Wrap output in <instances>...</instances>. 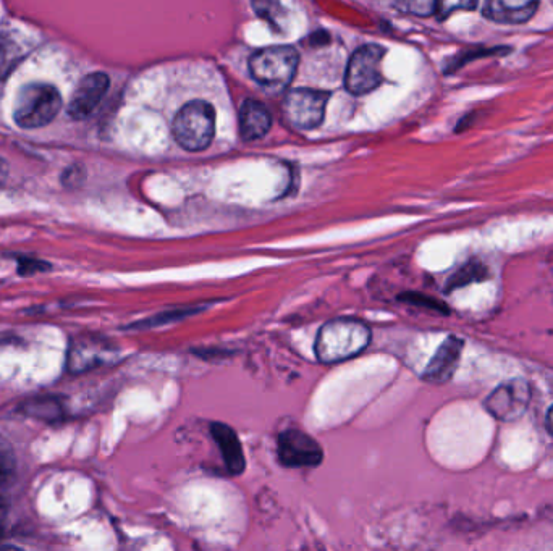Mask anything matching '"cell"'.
Returning <instances> with one entry per match:
<instances>
[{"label": "cell", "mask_w": 553, "mask_h": 551, "mask_svg": "<svg viewBox=\"0 0 553 551\" xmlns=\"http://www.w3.org/2000/svg\"><path fill=\"white\" fill-rule=\"evenodd\" d=\"M371 343V329L358 319H335L317 333L314 353L322 364H337L363 353Z\"/></svg>", "instance_id": "6da1fadb"}, {"label": "cell", "mask_w": 553, "mask_h": 551, "mask_svg": "<svg viewBox=\"0 0 553 551\" xmlns=\"http://www.w3.org/2000/svg\"><path fill=\"white\" fill-rule=\"evenodd\" d=\"M172 133L178 146L185 151H204L216 133V110L206 101L188 102L178 110Z\"/></svg>", "instance_id": "7a4b0ae2"}, {"label": "cell", "mask_w": 553, "mask_h": 551, "mask_svg": "<svg viewBox=\"0 0 553 551\" xmlns=\"http://www.w3.org/2000/svg\"><path fill=\"white\" fill-rule=\"evenodd\" d=\"M300 55L290 46H271L253 54L250 59V73L256 83L282 91L288 88L298 72Z\"/></svg>", "instance_id": "3957f363"}, {"label": "cell", "mask_w": 553, "mask_h": 551, "mask_svg": "<svg viewBox=\"0 0 553 551\" xmlns=\"http://www.w3.org/2000/svg\"><path fill=\"white\" fill-rule=\"evenodd\" d=\"M62 110V96L57 88L43 83H34L22 89L18 96L13 120L25 130L43 128L54 120Z\"/></svg>", "instance_id": "277c9868"}, {"label": "cell", "mask_w": 553, "mask_h": 551, "mask_svg": "<svg viewBox=\"0 0 553 551\" xmlns=\"http://www.w3.org/2000/svg\"><path fill=\"white\" fill-rule=\"evenodd\" d=\"M330 93L317 89H293L282 102L283 120L295 130H314L326 115Z\"/></svg>", "instance_id": "5b68a950"}, {"label": "cell", "mask_w": 553, "mask_h": 551, "mask_svg": "<svg viewBox=\"0 0 553 551\" xmlns=\"http://www.w3.org/2000/svg\"><path fill=\"white\" fill-rule=\"evenodd\" d=\"M384 47L377 44L359 47L348 62L345 86L353 96H363L379 88L382 83V60Z\"/></svg>", "instance_id": "8992f818"}, {"label": "cell", "mask_w": 553, "mask_h": 551, "mask_svg": "<svg viewBox=\"0 0 553 551\" xmlns=\"http://www.w3.org/2000/svg\"><path fill=\"white\" fill-rule=\"evenodd\" d=\"M277 456L282 466L316 467L324 461V450L316 438L300 429L283 430L277 437Z\"/></svg>", "instance_id": "52a82bcc"}, {"label": "cell", "mask_w": 553, "mask_h": 551, "mask_svg": "<svg viewBox=\"0 0 553 551\" xmlns=\"http://www.w3.org/2000/svg\"><path fill=\"white\" fill-rule=\"evenodd\" d=\"M531 401L529 385L521 379L508 380L490 393L486 408L495 419L513 422L520 419Z\"/></svg>", "instance_id": "ba28073f"}, {"label": "cell", "mask_w": 553, "mask_h": 551, "mask_svg": "<svg viewBox=\"0 0 553 551\" xmlns=\"http://www.w3.org/2000/svg\"><path fill=\"white\" fill-rule=\"evenodd\" d=\"M110 80L106 73H91L81 80L68 104V114L75 120H85L98 109L109 91Z\"/></svg>", "instance_id": "9c48e42d"}, {"label": "cell", "mask_w": 553, "mask_h": 551, "mask_svg": "<svg viewBox=\"0 0 553 551\" xmlns=\"http://www.w3.org/2000/svg\"><path fill=\"white\" fill-rule=\"evenodd\" d=\"M465 348V341L458 337H448L435 351L434 358L424 369L423 379L434 385H444L452 380L456 367L460 364L461 353Z\"/></svg>", "instance_id": "30bf717a"}, {"label": "cell", "mask_w": 553, "mask_h": 551, "mask_svg": "<svg viewBox=\"0 0 553 551\" xmlns=\"http://www.w3.org/2000/svg\"><path fill=\"white\" fill-rule=\"evenodd\" d=\"M211 435L214 442L219 446L220 455L224 459L228 474L230 476L243 474L246 469V459L237 432L230 425L222 424V422H212Z\"/></svg>", "instance_id": "8fae6325"}, {"label": "cell", "mask_w": 553, "mask_h": 551, "mask_svg": "<svg viewBox=\"0 0 553 551\" xmlns=\"http://www.w3.org/2000/svg\"><path fill=\"white\" fill-rule=\"evenodd\" d=\"M109 345L98 338H80L73 343L68 354V369L70 372H85L93 367L101 366L109 359Z\"/></svg>", "instance_id": "7c38bea8"}, {"label": "cell", "mask_w": 553, "mask_h": 551, "mask_svg": "<svg viewBox=\"0 0 553 551\" xmlns=\"http://www.w3.org/2000/svg\"><path fill=\"white\" fill-rule=\"evenodd\" d=\"M240 135L243 141L264 138L272 127V115L261 101L246 99L238 114Z\"/></svg>", "instance_id": "4fadbf2b"}, {"label": "cell", "mask_w": 553, "mask_h": 551, "mask_svg": "<svg viewBox=\"0 0 553 551\" xmlns=\"http://www.w3.org/2000/svg\"><path fill=\"white\" fill-rule=\"evenodd\" d=\"M539 9V0H531L521 7H508L503 0H486L484 5V17L495 23L505 25H521L531 20Z\"/></svg>", "instance_id": "5bb4252c"}, {"label": "cell", "mask_w": 553, "mask_h": 551, "mask_svg": "<svg viewBox=\"0 0 553 551\" xmlns=\"http://www.w3.org/2000/svg\"><path fill=\"white\" fill-rule=\"evenodd\" d=\"M25 55V46L12 31H0V81L18 67Z\"/></svg>", "instance_id": "9a60e30c"}, {"label": "cell", "mask_w": 553, "mask_h": 551, "mask_svg": "<svg viewBox=\"0 0 553 551\" xmlns=\"http://www.w3.org/2000/svg\"><path fill=\"white\" fill-rule=\"evenodd\" d=\"M203 311L204 308H199V306H196V308L186 306V308L170 309V311L161 312V314H157V316L141 320V322H138V324L130 325V329H157V327H162V325L174 324V322L186 319V317L196 316V314H199V312Z\"/></svg>", "instance_id": "2e32d148"}, {"label": "cell", "mask_w": 553, "mask_h": 551, "mask_svg": "<svg viewBox=\"0 0 553 551\" xmlns=\"http://www.w3.org/2000/svg\"><path fill=\"white\" fill-rule=\"evenodd\" d=\"M253 10L259 18L266 20L274 30L282 28L283 18H285V10L280 0H251Z\"/></svg>", "instance_id": "e0dca14e"}, {"label": "cell", "mask_w": 553, "mask_h": 551, "mask_svg": "<svg viewBox=\"0 0 553 551\" xmlns=\"http://www.w3.org/2000/svg\"><path fill=\"white\" fill-rule=\"evenodd\" d=\"M15 476H17V456L12 445L4 438H0V488L10 487Z\"/></svg>", "instance_id": "ac0fdd59"}, {"label": "cell", "mask_w": 553, "mask_h": 551, "mask_svg": "<svg viewBox=\"0 0 553 551\" xmlns=\"http://www.w3.org/2000/svg\"><path fill=\"white\" fill-rule=\"evenodd\" d=\"M23 413L31 417H38V419L54 421L60 416L62 409L54 400H33L23 406Z\"/></svg>", "instance_id": "d6986e66"}, {"label": "cell", "mask_w": 553, "mask_h": 551, "mask_svg": "<svg viewBox=\"0 0 553 551\" xmlns=\"http://www.w3.org/2000/svg\"><path fill=\"white\" fill-rule=\"evenodd\" d=\"M395 5L402 12L416 17H431L437 10V0H395Z\"/></svg>", "instance_id": "ffe728a7"}, {"label": "cell", "mask_w": 553, "mask_h": 551, "mask_svg": "<svg viewBox=\"0 0 553 551\" xmlns=\"http://www.w3.org/2000/svg\"><path fill=\"white\" fill-rule=\"evenodd\" d=\"M478 7V0H437L435 15L439 20H445L458 10H474Z\"/></svg>", "instance_id": "44dd1931"}, {"label": "cell", "mask_w": 553, "mask_h": 551, "mask_svg": "<svg viewBox=\"0 0 553 551\" xmlns=\"http://www.w3.org/2000/svg\"><path fill=\"white\" fill-rule=\"evenodd\" d=\"M403 303L413 304V306H421V308L437 309V311H447L444 308V304L435 301V299L429 298V296L419 295V293H405V295L398 296Z\"/></svg>", "instance_id": "7402d4cb"}, {"label": "cell", "mask_w": 553, "mask_h": 551, "mask_svg": "<svg viewBox=\"0 0 553 551\" xmlns=\"http://www.w3.org/2000/svg\"><path fill=\"white\" fill-rule=\"evenodd\" d=\"M47 269H49V265L38 261V259H33V257H22L18 261V270H20V274L22 275H33L36 272H43V270Z\"/></svg>", "instance_id": "603a6c76"}, {"label": "cell", "mask_w": 553, "mask_h": 551, "mask_svg": "<svg viewBox=\"0 0 553 551\" xmlns=\"http://www.w3.org/2000/svg\"><path fill=\"white\" fill-rule=\"evenodd\" d=\"M7 177H9V164L4 159H0V188L4 186Z\"/></svg>", "instance_id": "cb8c5ba5"}, {"label": "cell", "mask_w": 553, "mask_h": 551, "mask_svg": "<svg viewBox=\"0 0 553 551\" xmlns=\"http://www.w3.org/2000/svg\"><path fill=\"white\" fill-rule=\"evenodd\" d=\"M547 429L553 435V406L550 408L549 414H547Z\"/></svg>", "instance_id": "d4e9b609"}]
</instances>
